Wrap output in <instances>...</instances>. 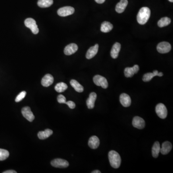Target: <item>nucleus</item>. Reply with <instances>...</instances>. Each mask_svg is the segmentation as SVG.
I'll return each mask as SVG.
<instances>
[{
  "label": "nucleus",
  "instance_id": "32",
  "mask_svg": "<svg viewBox=\"0 0 173 173\" xmlns=\"http://www.w3.org/2000/svg\"><path fill=\"white\" fill-rule=\"evenodd\" d=\"M65 104H67L70 109H73L75 108V103L74 102L71 101V100H69V101H68V102H66Z\"/></svg>",
  "mask_w": 173,
  "mask_h": 173
},
{
  "label": "nucleus",
  "instance_id": "9",
  "mask_svg": "<svg viewBox=\"0 0 173 173\" xmlns=\"http://www.w3.org/2000/svg\"><path fill=\"white\" fill-rule=\"evenodd\" d=\"M22 114L23 117L29 122H32L35 119V116L33 114L29 107H24L22 109Z\"/></svg>",
  "mask_w": 173,
  "mask_h": 173
},
{
  "label": "nucleus",
  "instance_id": "29",
  "mask_svg": "<svg viewBox=\"0 0 173 173\" xmlns=\"http://www.w3.org/2000/svg\"><path fill=\"white\" fill-rule=\"evenodd\" d=\"M9 152L6 150L0 149V161H4L7 159L9 157Z\"/></svg>",
  "mask_w": 173,
  "mask_h": 173
},
{
  "label": "nucleus",
  "instance_id": "16",
  "mask_svg": "<svg viewBox=\"0 0 173 173\" xmlns=\"http://www.w3.org/2000/svg\"><path fill=\"white\" fill-rule=\"evenodd\" d=\"M54 81V78L53 76L51 75V74H46L42 79V85L45 87H48L53 84Z\"/></svg>",
  "mask_w": 173,
  "mask_h": 173
},
{
  "label": "nucleus",
  "instance_id": "13",
  "mask_svg": "<svg viewBox=\"0 0 173 173\" xmlns=\"http://www.w3.org/2000/svg\"><path fill=\"white\" fill-rule=\"evenodd\" d=\"M78 46L75 43H70L67 45L64 49V53L65 55H70L74 54L78 51Z\"/></svg>",
  "mask_w": 173,
  "mask_h": 173
},
{
  "label": "nucleus",
  "instance_id": "12",
  "mask_svg": "<svg viewBox=\"0 0 173 173\" xmlns=\"http://www.w3.org/2000/svg\"><path fill=\"white\" fill-rule=\"evenodd\" d=\"M120 102L123 106L128 107L130 106L131 100L128 94L122 93L120 96Z\"/></svg>",
  "mask_w": 173,
  "mask_h": 173
},
{
  "label": "nucleus",
  "instance_id": "34",
  "mask_svg": "<svg viewBox=\"0 0 173 173\" xmlns=\"http://www.w3.org/2000/svg\"><path fill=\"white\" fill-rule=\"evenodd\" d=\"M96 3H98V4H102L104 3V1L106 0H95Z\"/></svg>",
  "mask_w": 173,
  "mask_h": 173
},
{
  "label": "nucleus",
  "instance_id": "36",
  "mask_svg": "<svg viewBox=\"0 0 173 173\" xmlns=\"http://www.w3.org/2000/svg\"><path fill=\"white\" fill-rule=\"evenodd\" d=\"M169 1H170V2H172V3H173V0H169Z\"/></svg>",
  "mask_w": 173,
  "mask_h": 173
},
{
  "label": "nucleus",
  "instance_id": "10",
  "mask_svg": "<svg viewBox=\"0 0 173 173\" xmlns=\"http://www.w3.org/2000/svg\"><path fill=\"white\" fill-rule=\"evenodd\" d=\"M139 70V66L137 65H134L132 67H126L124 70L125 76L127 78H131L134 74H137Z\"/></svg>",
  "mask_w": 173,
  "mask_h": 173
},
{
  "label": "nucleus",
  "instance_id": "2",
  "mask_svg": "<svg viewBox=\"0 0 173 173\" xmlns=\"http://www.w3.org/2000/svg\"><path fill=\"white\" fill-rule=\"evenodd\" d=\"M108 158L111 166L114 168H118L120 166L121 159L117 152L111 151L108 153Z\"/></svg>",
  "mask_w": 173,
  "mask_h": 173
},
{
  "label": "nucleus",
  "instance_id": "35",
  "mask_svg": "<svg viewBox=\"0 0 173 173\" xmlns=\"http://www.w3.org/2000/svg\"><path fill=\"white\" fill-rule=\"evenodd\" d=\"M92 173H100L101 172L99 170H94L93 171V172H92Z\"/></svg>",
  "mask_w": 173,
  "mask_h": 173
},
{
  "label": "nucleus",
  "instance_id": "5",
  "mask_svg": "<svg viewBox=\"0 0 173 173\" xmlns=\"http://www.w3.org/2000/svg\"><path fill=\"white\" fill-rule=\"evenodd\" d=\"M156 113L160 118L165 119L167 115V110L166 107L163 103L157 104L155 108Z\"/></svg>",
  "mask_w": 173,
  "mask_h": 173
},
{
  "label": "nucleus",
  "instance_id": "1",
  "mask_svg": "<svg viewBox=\"0 0 173 173\" xmlns=\"http://www.w3.org/2000/svg\"><path fill=\"white\" fill-rule=\"evenodd\" d=\"M151 15V10L147 7H142L139 10L137 15V21L141 25L146 24Z\"/></svg>",
  "mask_w": 173,
  "mask_h": 173
},
{
  "label": "nucleus",
  "instance_id": "23",
  "mask_svg": "<svg viewBox=\"0 0 173 173\" xmlns=\"http://www.w3.org/2000/svg\"><path fill=\"white\" fill-rule=\"evenodd\" d=\"M113 26L111 23L107 21H104L102 23L100 27L101 32L104 33H107L112 30Z\"/></svg>",
  "mask_w": 173,
  "mask_h": 173
},
{
  "label": "nucleus",
  "instance_id": "15",
  "mask_svg": "<svg viewBox=\"0 0 173 173\" xmlns=\"http://www.w3.org/2000/svg\"><path fill=\"white\" fill-rule=\"evenodd\" d=\"M98 49H99V45L98 44H96L93 46L91 47L90 48H89L86 52V59H92L93 57L95 56L98 53Z\"/></svg>",
  "mask_w": 173,
  "mask_h": 173
},
{
  "label": "nucleus",
  "instance_id": "25",
  "mask_svg": "<svg viewBox=\"0 0 173 173\" xmlns=\"http://www.w3.org/2000/svg\"><path fill=\"white\" fill-rule=\"evenodd\" d=\"M71 85L74 88L76 92H82L84 91V88L83 86L79 84V82H78L77 80L75 79H72L70 81Z\"/></svg>",
  "mask_w": 173,
  "mask_h": 173
},
{
  "label": "nucleus",
  "instance_id": "14",
  "mask_svg": "<svg viewBox=\"0 0 173 173\" xmlns=\"http://www.w3.org/2000/svg\"><path fill=\"white\" fill-rule=\"evenodd\" d=\"M163 76V73L162 72H158L157 70L153 71V73H148L144 74L143 76L142 80L144 82H149L152 80V78L155 76L162 77Z\"/></svg>",
  "mask_w": 173,
  "mask_h": 173
},
{
  "label": "nucleus",
  "instance_id": "22",
  "mask_svg": "<svg viewBox=\"0 0 173 173\" xmlns=\"http://www.w3.org/2000/svg\"><path fill=\"white\" fill-rule=\"evenodd\" d=\"M53 131L50 129H46L44 131H40L38 134V138L40 139H45L53 134Z\"/></svg>",
  "mask_w": 173,
  "mask_h": 173
},
{
  "label": "nucleus",
  "instance_id": "30",
  "mask_svg": "<svg viewBox=\"0 0 173 173\" xmlns=\"http://www.w3.org/2000/svg\"><path fill=\"white\" fill-rule=\"evenodd\" d=\"M26 94V92L25 91H23L21 92H20V93L17 96L16 98H15V102L18 103V102H20L21 100H22L25 97Z\"/></svg>",
  "mask_w": 173,
  "mask_h": 173
},
{
  "label": "nucleus",
  "instance_id": "6",
  "mask_svg": "<svg viewBox=\"0 0 173 173\" xmlns=\"http://www.w3.org/2000/svg\"><path fill=\"white\" fill-rule=\"evenodd\" d=\"M75 12V9L71 7H65L61 8L57 11V14L59 16L65 17L71 15Z\"/></svg>",
  "mask_w": 173,
  "mask_h": 173
},
{
  "label": "nucleus",
  "instance_id": "21",
  "mask_svg": "<svg viewBox=\"0 0 173 173\" xmlns=\"http://www.w3.org/2000/svg\"><path fill=\"white\" fill-rule=\"evenodd\" d=\"M172 145L169 141H165L162 144V148H161V153L163 155L168 154L172 150Z\"/></svg>",
  "mask_w": 173,
  "mask_h": 173
},
{
  "label": "nucleus",
  "instance_id": "8",
  "mask_svg": "<svg viewBox=\"0 0 173 173\" xmlns=\"http://www.w3.org/2000/svg\"><path fill=\"white\" fill-rule=\"evenodd\" d=\"M157 51L161 54L169 53L171 50V45L167 42H162L157 45Z\"/></svg>",
  "mask_w": 173,
  "mask_h": 173
},
{
  "label": "nucleus",
  "instance_id": "4",
  "mask_svg": "<svg viewBox=\"0 0 173 173\" xmlns=\"http://www.w3.org/2000/svg\"><path fill=\"white\" fill-rule=\"evenodd\" d=\"M93 82L96 85L98 86H101L103 89H107L108 88V83L106 78L103 77L102 76L96 75L93 78Z\"/></svg>",
  "mask_w": 173,
  "mask_h": 173
},
{
  "label": "nucleus",
  "instance_id": "31",
  "mask_svg": "<svg viewBox=\"0 0 173 173\" xmlns=\"http://www.w3.org/2000/svg\"><path fill=\"white\" fill-rule=\"evenodd\" d=\"M57 101L60 103H66V98L63 95H59L57 97Z\"/></svg>",
  "mask_w": 173,
  "mask_h": 173
},
{
  "label": "nucleus",
  "instance_id": "33",
  "mask_svg": "<svg viewBox=\"0 0 173 173\" xmlns=\"http://www.w3.org/2000/svg\"><path fill=\"white\" fill-rule=\"evenodd\" d=\"M16 171L13 170H9L3 172V173H16Z\"/></svg>",
  "mask_w": 173,
  "mask_h": 173
},
{
  "label": "nucleus",
  "instance_id": "11",
  "mask_svg": "<svg viewBox=\"0 0 173 173\" xmlns=\"http://www.w3.org/2000/svg\"><path fill=\"white\" fill-rule=\"evenodd\" d=\"M132 125L133 127L138 129H143L145 126V122L144 119L139 117H135L132 121Z\"/></svg>",
  "mask_w": 173,
  "mask_h": 173
},
{
  "label": "nucleus",
  "instance_id": "7",
  "mask_svg": "<svg viewBox=\"0 0 173 173\" xmlns=\"http://www.w3.org/2000/svg\"><path fill=\"white\" fill-rule=\"evenodd\" d=\"M51 166L56 168H67L69 166V163L65 160L62 159H55L51 162Z\"/></svg>",
  "mask_w": 173,
  "mask_h": 173
},
{
  "label": "nucleus",
  "instance_id": "19",
  "mask_svg": "<svg viewBox=\"0 0 173 173\" xmlns=\"http://www.w3.org/2000/svg\"><path fill=\"white\" fill-rule=\"evenodd\" d=\"M121 44L118 43H116L113 45L111 51V56L114 59L118 57L119 51H120Z\"/></svg>",
  "mask_w": 173,
  "mask_h": 173
},
{
  "label": "nucleus",
  "instance_id": "3",
  "mask_svg": "<svg viewBox=\"0 0 173 173\" xmlns=\"http://www.w3.org/2000/svg\"><path fill=\"white\" fill-rule=\"evenodd\" d=\"M25 25L27 28L30 29L32 32L34 34H37L39 33V29L36 22L32 18H28L25 21Z\"/></svg>",
  "mask_w": 173,
  "mask_h": 173
},
{
  "label": "nucleus",
  "instance_id": "20",
  "mask_svg": "<svg viewBox=\"0 0 173 173\" xmlns=\"http://www.w3.org/2000/svg\"><path fill=\"white\" fill-rule=\"evenodd\" d=\"M128 4V0H121L115 7V10L118 13H122Z\"/></svg>",
  "mask_w": 173,
  "mask_h": 173
},
{
  "label": "nucleus",
  "instance_id": "24",
  "mask_svg": "<svg viewBox=\"0 0 173 173\" xmlns=\"http://www.w3.org/2000/svg\"><path fill=\"white\" fill-rule=\"evenodd\" d=\"M160 144L158 141L155 142L152 148V154L154 158H157L160 152Z\"/></svg>",
  "mask_w": 173,
  "mask_h": 173
},
{
  "label": "nucleus",
  "instance_id": "27",
  "mask_svg": "<svg viewBox=\"0 0 173 173\" xmlns=\"http://www.w3.org/2000/svg\"><path fill=\"white\" fill-rule=\"evenodd\" d=\"M171 20L170 18H167V17H164L163 18L159 20L158 22V25L160 28H163L164 26H167L169 25L170 24Z\"/></svg>",
  "mask_w": 173,
  "mask_h": 173
},
{
  "label": "nucleus",
  "instance_id": "28",
  "mask_svg": "<svg viewBox=\"0 0 173 173\" xmlns=\"http://www.w3.org/2000/svg\"><path fill=\"white\" fill-rule=\"evenodd\" d=\"M68 86L67 84L64 82L58 83L55 86V89L57 92L61 93L65 92L67 89Z\"/></svg>",
  "mask_w": 173,
  "mask_h": 173
},
{
  "label": "nucleus",
  "instance_id": "26",
  "mask_svg": "<svg viewBox=\"0 0 173 173\" xmlns=\"http://www.w3.org/2000/svg\"><path fill=\"white\" fill-rule=\"evenodd\" d=\"M53 0H39L38 5L41 8L49 7L53 4Z\"/></svg>",
  "mask_w": 173,
  "mask_h": 173
},
{
  "label": "nucleus",
  "instance_id": "17",
  "mask_svg": "<svg viewBox=\"0 0 173 173\" xmlns=\"http://www.w3.org/2000/svg\"><path fill=\"white\" fill-rule=\"evenodd\" d=\"M88 145L90 148L92 149H96L99 146V139L96 136H93L89 138Z\"/></svg>",
  "mask_w": 173,
  "mask_h": 173
},
{
  "label": "nucleus",
  "instance_id": "18",
  "mask_svg": "<svg viewBox=\"0 0 173 173\" xmlns=\"http://www.w3.org/2000/svg\"><path fill=\"white\" fill-rule=\"evenodd\" d=\"M97 98V94L95 92L90 93L89 97L86 101V106L89 109H93Z\"/></svg>",
  "mask_w": 173,
  "mask_h": 173
}]
</instances>
